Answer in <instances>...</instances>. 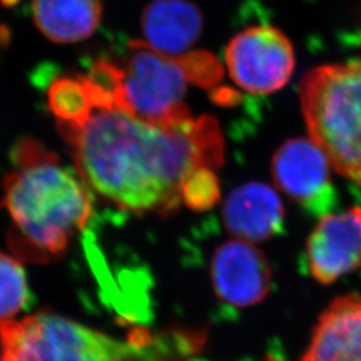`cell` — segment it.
<instances>
[{
  "label": "cell",
  "mask_w": 361,
  "mask_h": 361,
  "mask_svg": "<svg viewBox=\"0 0 361 361\" xmlns=\"http://www.w3.org/2000/svg\"><path fill=\"white\" fill-rule=\"evenodd\" d=\"M1 361H114L137 359L141 344L123 343L54 313L0 322Z\"/></svg>",
  "instance_id": "cell-4"
},
{
  "label": "cell",
  "mask_w": 361,
  "mask_h": 361,
  "mask_svg": "<svg viewBox=\"0 0 361 361\" xmlns=\"http://www.w3.org/2000/svg\"><path fill=\"white\" fill-rule=\"evenodd\" d=\"M267 361H285L284 357L280 355V352H271L267 357Z\"/></svg>",
  "instance_id": "cell-19"
},
{
  "label": "cell",
  "mask_w": 361,
  "mask_h": 361,
  "mask_svg": "<svg viewBox=\"0 0 361 361\" xmlns=\"http://www.w3.org/2000/svg\"><path fill=\"white\" fill-rule=\"evenodd\" d=\"M28 302L30 290L22 264L0 252V322L11 320Z\"/></svg>",
  "instance_id": "cell-15"
},
{
  "label": "cell",
  "mask_w": 361,
  "mask_h": 361,
  "mask_svg": "<svg viewBox=\"0 0 361 361\" xmlns=\"http://www.w3.org/2000/svg\"><path fill=\"white\" fill-rule=\"evenodd\" d=\"M19 1H20V0H0L1 6H3V7H6V8H11V7H15V6H16Z\"/></svg>",
  "instance_id": "cell-20"
},
{
  "label": "cell",
  "mask_w": 361,
  "mask_h": 361,
  "mask_svg": "<svg viewBox=\"0 0 361 361\" xmlns=\"http://www.w3.org/2000/svg\"><path fill=\"white\" fill-rule=\"evenodd\" d=\"M102 0H32L35 26L58 44L90 38L102 20Z\"/></svg>",
  "instance_id": "cell-13"
},
{
  "label": "cell",
  "mask_w": 361,
  "mask_h": 361,
  "mask_svg": "<svg viewBox=\"0 0 361 361\" xmlns=\"http://www.w3.org/2000/svg\"><path fill=\"white\" fill-rule=\"evenodd\" d=\"M10 38H11V32L8 30V27L0 25V51L7 47V44L10 43Z\"/></svg>",
  "instance_id": "cell-18"
},
{
  "label": "cell",
  "mask_w": 361,
  "mask_h": 361,
  "mask_svg": "<svg viewBox=\"0 0 361 361\" xmlns=\"http://www.w3.org/2000/svg\"><path fill=\"white\" fill-rule=\"evenodd\" d=\"M271 174L279 189L310 214L323 217L335 207L329 159L312 140L285 142L271 159Z\"/></svg>",
  "instance_id": "cell-7"
},
{
  "label": "cell",
  "mask_w": 361,
  "mask_h": 361,
  "mask_svg": "<svg viewBox=\"0 0 361 361\" xmlns=\"http://www.w3.org/2000/svg\"><path fill=\"white\" fill-rule=\"evenodd\" d=\"M141 28L143 42L155 51L178 56L201 37L204 18L190 0H153L143 10Z\"/></svg>",
  "instance_id": "cell-12"
},
{
  "label": "cell",
  "mask_w": 361,
  "mask_h": 361,
  "mask_svg": "<svg viewBox=\"0 0 361 361\" xmlns=\"http://www.w3.org/2000/svg\"><path fill=\"white\" fill-rule=\"evenodd\" d=\"M301 361H361V297H338L324 310Z\"/></svg>",
  "instance_id": "cell-11"
},
{
  "label": "cell",
  "mask_w": 361,
  "mask_h": 361,
  "mask_svg": "<svg viewBox=\"0 0 361 361\" xmlns=\"http://www.w3.org/2000/svg\"><path fill=\"white\" fill-rule=\"evenodd\" d=\"M11 157L16 170L3 180L1 198L15 228L11 247L35 261L59 257L92 214L89 188L35 140L18 141Z\"/></svg>",
  "instance_id": "cell-2"
},
{
  "label": "cell",
  "mask_w": 361,
  "mask_h": 361,
  "mask_svg": "<svg viewBox=\"0 0 361 361\" xmlns=\"http://www.w3.org/2000/svg\"><path fill=\"white\" fill-rule=\"evenodd\" d=\"M0 361H1V345H0Z\"/></svg>",
  "instance_id": "cell-22"
},
{
  "label": "cell",
  "mask_w": 361,
  "mask_h": 361,
  "mask_svg": "<svg viewBox=\"0 0 361 361\" xmlns=\"http://www.w3.org/2000/svg\"><path fill=\"white\" fill-rule=\"evenodd\" d=\"M233 82L249 94L281 90L295 71V50L284 34L269 25L247 27L233 37L225 50Z\"/></svg>",
  "instance_id": "cell-6"
},
{
  "label": "cell",
  "mask_w": 361,
  "mask_h": 361,
  "mask_svg": "<svg viewBox=\"0 0 361 361\" xmlns=\"http://www.w3.org/2000/svg\"><path fill=\"white\" fill-rule=\"evenodd\" d=\"M119 65L118 110L153 125H177L193 118L185 104L188 79L178 56L155 51L142 40H130Z\"/></svg>",
  "instance_id": "cell-5"
},
{
  "label": "cell",
  "mask_w": 361,
  "mask_h": 361,
  "mask_svg": "<svg viewBox=\"0 0 361 361\" xmlns=\"http://www.w3.org/2000/svg\"><path fill=\"white\" fill-rule=\"evenodd\" d=\"M298 94L310 140L338 174L361 183V61L312 70Z\"/></svg>",
  "instance_id": "cell-3"
},
{
  "label": "cell",
  "mask_w": 361,
  "mask_h": 361,
  "mask_svg": "<svg viewBox=\"0 0 361 361\" xmlns=\"http://www.w3.org/2000/svg\"><path fill=\"white\" fill-rule=\"evenodd\" d=\"M47 104L59 133L80 129L95 111L86 74H65L47 86Z\"/></svg>",
  "instance_id": "cell-14"
},
{
  "label": "cell",
  "mask_w": 361,
  "mask_h": 361,
  "mask_svg": "<svg viewBox=\"0 0 361 361\" xmlns=\"http://www.w3.org/2000/svg\"><path fill=\"white\" fill-rule=\"evenodd\" d=\"M221 195L214 170L200 169L193 171L180 188L182 202L194 210H207L217 204Z\"/></svg>",
  "instance_id": "cell-17"
},
{
  "label": "cell",
  "mask_w": 361,
  "mask_h": 361,
  "mask_svg": "<svg viewBox=\"0 0 361 361\" xmlns=\"http://www.w3.org/2000/svg\"><path fill=\"white\" fill-rule=\"evenodd\" d=\"M210 271L216 295L233 308L256 305L271 290L268 259L259 249L244 240H232L217 247Z\"/></svg>",
  "instance_id": "cell-8"
},
{
  "label": "cell",
  "mask_w": 361,
  "mask_h": 361,
  "mask_svg": "<svg viewBox=\"0 0 361 361\" xmlns=\"http://www.w3.org/2000/svg\"><path fill=\"white\" fill-rule=\"evenodd\" d=\"M360 265L361 207L323 216L307 241L305 267L310 276L332 284Z\"/></svg>",
  "instance_id": "cell-9"
},
{
  "label": "cell",
  "mask_w": 361,
  "mask_h": 361,
  "mask_svg": "<svg viewBox=\"0 0 361 361\" xmlns=\"http://www.w3.org/2000/svg\"><path fill=\"white\" fill-rule=\"evenodd\" d=\"M188 83L205 90L216 89L222 79L224 70L219 59L205 50L188 51L178 55Z\"/></svg>",
  "instance_id": "cell-16"
},
{
  "label": "cell",
  "mask_w": 361,
  "mask_h": 361,
  "mask_svg": "<svg viewBox=\"0 0 361 361\" xmlns=\"http://www.w3.org/2000/svg\"><path fill=\"white\" fill-rule=\"evenodd\" d=\"M284 205L274 189L250 182L238 186L226 197L222 222L238 240L261 243L284 233Z\"/></svg>",
  "instance_id": "cell-10"
},
{
  "label": "cell",
  "mask_w": 361,
  "mask_h": 361,
  "mask_svg": "<svg viewBox=\"0 0 361 361\" xmlns=\"http://www.w3.org/2000/svg\"><path fill=\"white\" fill-rule=\"evenodd\" d=\"M131 360V359H122V360H114V361H129Z\"/></svg>",
  "instance_id": "cell-21"
},
{
  "label": "cell",
  "mask_w": 361,
  "mask_h": 361,
  "mask_svg": "<svg viewBox=\"0 0 361 361\" xmlns=\"http://www.w3.org/2000/svg\"><path fill=\"white\" fill-rule=\"evenodd\" d=\"M89 190L133 213L177 210L193 171L219 168L224 138L209 116L153 125L116 109L95 110L80 129L61 134Z\"/></svg>",
  "instance_id": "cell-1"
}]
</instances>
